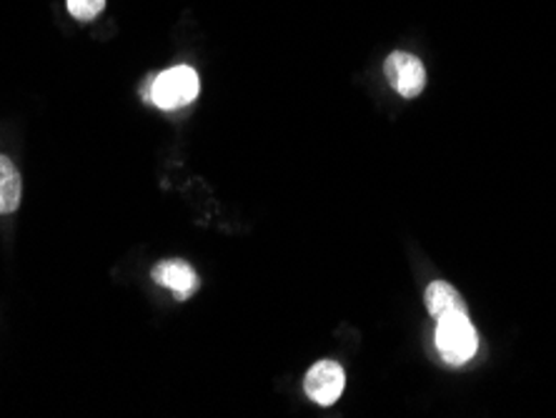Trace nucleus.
I'll return each mask as SVG.
<instances>
[{
  "label": "nucleus",
  "instance_id": "f257e3e1",
  "mask_svg": "<svg viewBox=\"0 0 556 418\" xmlns=\"http://www.w3.org/2000/svg\"><path fill=\"white\" fill-rule=\"evenodd\" d=\"M201 93V78L191 65H176L149 78L143 98L161 111H178L191 105Z\"/></svg>",
  "mask_w": 556,
  "mask_h": 418
},
{
  "label": "nucleus",
  "instance_id": "f03ea898",
  "mask_svg": "<svg viewBox=\"0 0 556 418\" xmlns=\"http://www.w3.org/2000/svg\"><path fill=\"white\" fill-rule=\"evenodd\" d=\"M437 346L439 354L452 366H462L477 354L479 335L473 331L469 316L456 314L437 321Z\"/></svg>",
  "mask_w": 556,
  "mask_h": 418
},
{
  "label": "nucleus",
  "instance_id": "7ed1b4c3",
  "mask_svg": "<svg viewBox=\"0 0 556 418\" xmlns=\"http://www.w3.org/2000/svg\"><path fill=\"white\" fill-rule=\"evenodd\" d=\"M346 387V373L337 360H318L308 368L304 379L306 396L318 406H333Z\"/></svg>",
  "mask_w": 556,
  "mask_h": 418
},
{
  "label": "nucleus",
  "instance_id": "20e7f679",
  "mask_svg": "<svg viewBox=\"0 0 556 418\" xmlns=\"http://www.w3.org/2000/svg\"><path fill=\"white\" fill-rule=\"evenodd\" d=\"M383 73H387L389 86L404 98H416L427 86V71L424 63L412 53L396 51L391 53L387 63H383Z\"/></svg>",
  "mask_w": 556,
  "mask_h": 418
},
{
  "label": "nucleus",
  "instance_id": "39448f33",
  "mask_svg": "<svg viewBox=\"0 0 556 418\" xmlns=\"http://www.w3.org/2000/svg\"><path fill=\"white\" fill-rule=\"evenodd\" d=\"M151 276L155 283L163 286V289H168L178 301L191 299L201 286V278L193 270V266L186 264V261H181V258L161 261L159 266H153Z\"/></svg>",
  "mask_w": 556,
  "mask_h": 418
},
{
  "label": "nucleus",
  "instance_id": "423d86ee",
  "mask_svg": "<svg viewBox=\"0 0 556 418\" xmlns=\"http://www.w3.org/2000/svg\"><path fill=\"white\" fill-rule=\"evenodd\" d=\"M23 178L15 163L0 153V216H11L21 208Z\"/></svg>",
  "mask_w": 556,
  "mask_h": 418
},
{
  "label": "nucleus",
  "instance_id": "0eeeda50",
  "mask_svg": "<svg viewBox=\"0 0 556 418\" xmlns=\"http://www.w3.org/2000/svg\"><path fill=\"white\" fill-rule=\"evenodd\" d=\"M427 308H429V314L437 318V321H441V318H446V316L469 314V311H466L462 293L456 291L452 283H444V281H433L427 289Z\"/></svg>",
  "mask_w": 556,
  "mask_h": 418
},
{
  "label": "nucleus",
  "instance_id": "6e6552de",
  "mask_svg": "<svg viewBox=\"0 0 556 418\" xmlns=\"http://www.w3.org/2000/svg\"><path fill=\"white\" fill-rule=\"evenodd\" d=\"M65 3H68V13L76 21H93L105 8V0H65Z\"/></svg>",
  "mask_w": 556,
  "mask_h": 418
}]
</instances>
